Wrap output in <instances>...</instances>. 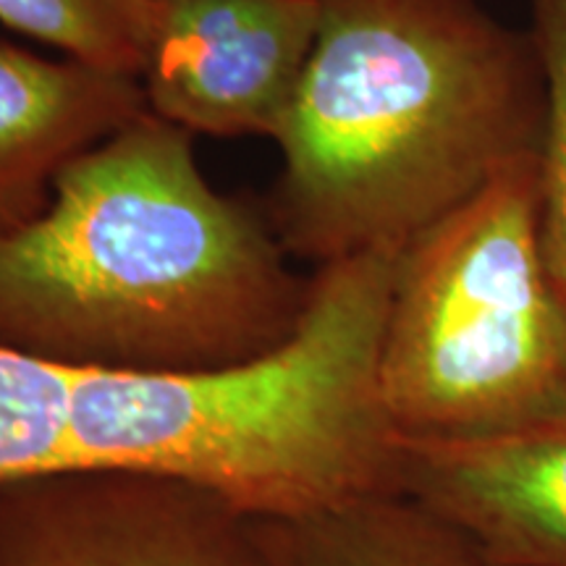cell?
<instances>
[{
  "instance_id": "cell-1",
  "label": "cell",
  "mask_w": 566,
  "mask_h": 566,
  "mask_svg": "<svg viewBox=\"0 0 566 566\" xmlns=\"http://www.w3.org/2000/svg\"><path fill=\"white\" fill-rule=\"evenodd\" d=\"M195 134L147 111L0 237V344L71 373L221 370L286 342L310 275L263 208L218 192Z\"/></svg>"
},
{
  "instance_id": "cell-2",
  "label": "cell",
  "mask_w": 566,
  "mask_h": 566,
  "mask_svg": "<svg viewBox=\"0 0 566 566\" xmlns=\"http://www.w3.org/2000/svg\"><path fill=\"white\" fill-rule=\"evenodd\" d=\"M317 3L263 208L289 258L321 268L405 250L541 155L548 74L533 30L480 0Z\"/></svg>"
},
{
  "instance_id": "cell-3",
  "label": "cell",
  "mask_w": 566,
  "mask_h": 566,
  "mask_svg": "<svg viewBox=\"0 0 566 566\" xmlns=\"http://www.w3.org/2000/svg\"><path fill=\"white\" fill-rule=\"evenodd\" d=\"M399 252L315 268L294 334L247 363L74 373L69 462L163 472L260 522L399 493L405 436L380 370Z\"/></svg>"
},
{
  "instance_id": "cell-4",
  "label": "cell",
  "mask_w": 566,
  "mask_h": 566,
  "mask_svg": "<svg viewBox=\"0 0 566 566\" xmlns=\"http://www.w3.org/2000/svg\"><path fill=\"white\" fill-rule=\"evenodd\" d=\"M537 184L541 155L399 252L380 370L405 438L501 436L566 412V313L543 260Z\"/></svg>"
},
{
  "instance_id": "cell-5",
  "label": "cell",
  "mask_w": 566,
  "mask_h": 566,
  "mask_svg": "<svg viewBox=\"0 0 566 566\" xmlns=\"http://www.w3.org/2000/svg\"><path fill=\"white\" fill-rule=\"evenodd\" d=\"M0 566H279L265 522L163 472L66 462L0 480Z\"/></svg>"
},
{
  "instance_id": "cell-6",
  "label": "cell",
  "mask_w": 566,
  "mask_h": 566,
  "mask_svg": "<svg viewBox=\"0 0 566 566\" xmlns=\"http://www.w3.org/2000/svg\"><path fill=\"white\" fill-rule=\"evenodd\" d=\"M321 27L317 0H158L142 87L192 134L275 137Z\"/></svg>"
},
{
  "instance_id": "cell-7",
  "label": "cell",
  "mask_w": 566,
  "mask_h": 566,
  "mask_svg": "<svg viewBox=\"0 0 566 566\" xmlns=\"http://www.w3.org/2000/svg\"><path fill=\"white\" fill-rule=\"evenodd\" d=\"M399 493L485 566H566V412L501 436L405 438Z\"/></svg>"
},
{
  "instance_id": "cell-8",
  "label": "cell",
  "mask_w": 566,
  "mask_h": 566,
  "mask_svg": "<svg viewBox=\"0 0 566 566\" xmlns=\"http://www.w3.org/2000/svg\"><path fill=\"white\" fill-rule=\"evenodd\" d=\"M147 111L137 76L0 40V237L51 205L63 168Z\"/></svg>"
},
{
  "instance_id": "cell-9",
  "label": "cell",
  "mask_w": 566,
  "mask_h": 566,
  "mask_svg": "<svg viewBox=\"0 0 566 566\" xmlns=\"http://www.w3.org/2000/svg\"><path fill=\"white\" fill-rule=\"evenodd\" d=\"M265 525L279 566H485L454 527L401 493Z\"/></svg>"
},
{
  "instance_id": "cell-10",
  "label": "cell",
  "mask_w": 566,
  "mask_h": 566,
  "mask_svg": "<svg viewBox=\"0 0 566 566\" xmlns=\"http://www.w3.org/2000/svg\"><path fill=\"white\" fill-rule=\"evenodd\" d=\"M158 0H0V24L66 59L142 76Z\"/></svg>"
},
{
  "instance_id": "cell-11",
  "label": "cell",
  "mask_w": 566,
  "mask_h": 566,
  "mask_svg": "<svg viewBox=\"0 0 566 566\" xmlns=\"http://www.w3.org/2000/svg\"><path fill=\"white\" fill-rule=\"evenodd\" d=\"M74 373L0 344V480L69 462Z\"/></svg>"
},
{
  "instance_id": "cell-12",
  "label": "cell",
  "mask_w": 566,
  "mask_h": 566,
  "mask_svg": "<svg viewBox=\"0 0 566 566\" xmlns=\"http://www.w3.org/2000/svg\"><path fill=\"white\" fill-rule=\"evenodd\" d=\"M530 30L548 74V129L541 147L537 226L551 286L566 313V0H533Z\"/></svg>"
}]
</instances>
